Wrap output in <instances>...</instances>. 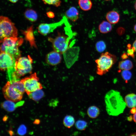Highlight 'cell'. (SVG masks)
I'll use <instances>...</instances> for the list:
<instances>
[{
    "mask_svg": "<svg viewBox=\"0 0 136 136\" xmlns=\"http://www.w3.org/2000/svg\"><path fill=\"white\" fill-rule=\"evenodd\" d=\"M106 110L109 115L117 116L122 113L126 107L124 99L118 91L111 90L105 97Z\"/></svg>",
    "mask_w": 136,
    "mask_h": 136,
    "instance_id": "cell-1",
    "label": "cell"
},
{
    "mask_svg": "<svg viewBox=\"0 0 136 136\" xmlns=\"http://www.w3.org/2000/svg\"><path fill=\"white\" fill-rule=\"evenodd\" d=\"M66 27L65 28V34L59 33L54 38H48V40L52 44L54 51L61 54H63L71 48L73 43H72L71 40L73 34L70 25L68 22L65 24Z\"/></svg>",
    "mask_w": 136,
    "mask_h": 136,
    "instance_id": "cell-2",
    "label": "cell"
},
{
    "mask_svg": "<svg viewBox=\"0 0 136 136\" xmlns=\"http://www.w3.org/2000/svg\"><path fill=\"white\" fill-rule=\"evenodd\" d=\"M5 98L14 102L20 101L25 92L24 86L20 80L8 81L2 88Z\"/></svg>",
    "mask_w": 136,
    "mask_h": 136,
    "instance_id": "cell-3",
    "label": "cell"
},
{
    "mask_svg": "<svg viewBox=\"0 0 136 136\" xmlns=\"http://www.w3.org/2000/svg\"><path fill=\"white\" fill-rule=\"evenodd\" d=\"M23 42V39L21 37L5 38L1 45V52L8 54L16 61L21 56V52L18 48Z\"/></svg>",
    "mask_w": 136,
    "mask_h": 136,
    "instance_id": "cell-4",
    "label": "cell"
},
{
    "mask_svg": "<svg viewBox=\"0 0 136 136\" xmlns=\"http://www.w3.org/2000/svg\"><path fill=\"white\" fill-rule=\"evenodd\" d=\"M117 60L115 55L108 52L102 53L99 58L95 60L96 73L100 76L105 74L109 72Z\"/></svg>",
    "mask_w": 136,
    "mask_h": 136,
    "instance_id": "cell-5",
    "label": "cell"
},
{
    "mask_svg": "<svg viewBox=\"0 0 136 136\" xmlns=\"http://www.w3.org/2000/svg\"><path fill=\"white\" fill-rule=\"evenodd\" d=\"M0 42L5 38L17 37L18 31L15 24L8 17H0Z\"/></svg>",
    "mask_w": 136,
    "mask_h": 136,
    "instance_id": "cell-6",
    "label": "cell"
},
{
    "mask_svg": "<svg viewBox=\"0 0 136 136\" xmlns=\"http://www.w3.org/2000/svg\"><path fill=\"white\" fill-rule=\"evenodd\" d=\"M16 60L10 55L4 52H1L0 67L2 71H7L9 81L15 80V64Z\"/></svg>",
    "mask_w": 136,
    "mask_h": 136,
    "instance_id": "cell-7",
    "label": "cell"
},
{
    "mask_svg": "<svg viewBox=\"0 0 136 136\" xmlns=\"http://www.w3.org/2000/svg\"><path fill=\"white\" fill-rule=\"evenodd\" d=\"M32 59L28 56L27 57H20L15 61V75L16 79L28 73H30L32 70Z\"/></svg>",
    "mask_w": 136,
    "mask_h": 136,
    "instance_id": "cell-8",
    "label": "cell"
},
{
    "mask_svg": "<svg viewBox=\"0 0 136 136\" xmlns=\"http://www.w3.org/2000/svg\"><path fill=\"white\" fill-rule=\"evenodd\" d=\"M39 80L36 74L35 73L20 80L23 84L25 92L28 95L31 92L42 88Z\"/></svg>",
    "mask_w": 136,
    "mask_h": 136,
    "instance_id": "cell-9",
    "label": "cell"
},
{
    "mask_svg": "<svg viewBox=\"0 0 136 136\" xmlns=\"http://www.w3.org/2000/svg\"><path fill=\"white\" fill-rule=\"evenodd\" d=\"M67 20L65 16H63L59 22L50 23H42L40 24L38 27L39 32L42 35L45 36L53 32L58 27L64 24Z\"/></svg>",
    "mask_w": 136,
    "mask_h": 136,
    "instance_id": "cell-10",
    "label": "cell"
},
{
    "mask_svg": "<svg viewBox=\"0 0 136 136\" xmlns=\"http://www.w3.org/2000/svg\"><path fill=\"white\" fill-rule=\"evenodd\" d=\"M61 54L54 50L50 52L46 56L47 62L52 65H55L58 64L61 61Z\"/></svg>",
    "mask_w": 136,
    "mask_h": 136,
    "instance_id": "cell-11",
    "label": "cell"
},
{
    "mask_svg": "<svg viewBox=\"0 0 136 136\" xmlns=\"http://www.w3.org/2000/svg\"><path fill=\"white\" fill-rule=\"evenodd\" d=\"M65 15L67 18L72 21L75 22L79 18V13L75 7H72L66 11Z\"/></svg>",
    "mask_w": 136,
    "mask_h": 136,
    "instance_id": "cell-12",
    "label": "cell"
},
{
    "mask_svg": "<svg viewBox=\"0 0 136 136\" xmlns=\"http://www.w3.org/2000/svg\"><path fill=\"white\" fill-rule=\"evenodd\" d=\"M106 18L108 21L111 24H116L119 21L120 16L119 14L117 11H111L108 12L106 15Z\"/></svg>",
    "mask_w": 136,
    "mask_h": 136,
    "instance_id": "cell-13",
    "label": "cell"
},
{
    "mask_svg": "<svg viewBox=\"0 0 136 136\" xmlns=\"http://www.w3.org/2000/svg\"><path fill=\"white\" fill-rule=\"evenodd\" d=\"M18 103L17 104H15L14 102L7 100L1 104L2 107L6 111L9 112H12L14 111L18 106H20V104L22 105V103Z\"/></svg>",
    "mask_w": 136,
    "mask_h": 136,
    "instance_id": "cell-14",
    "label": "cell"
},
{
    "mask_svg": "<svg viewBox=\"0 0 136 136\" xmlns=\"http://www.w3.org/2000/svg\"><path fill=\"white\" fill-rule=\"evenodd\" d=\"M125 101L127 107L132 108L136 107V94L131 93L127 94L125 97Z\"/></svg>",
    "mask_w": 136,
    "mask_h": 136,
    "instance_id": "cell-15",
    "label": "cell"
},
{
    "mask_svg": "<svg viewBox=\"0 0 136 136\" xmlns=\"http://www.w3.org/2000/svg\"><path fill=\"white\" fill-rule=\"evenodd\" d=\"M112 27L111 24L108 21H104L99 24V30L100 32L102 33H106L111 31Z\"/></svg>",
    "mask_w": 136,
    "mask_h": 136,
    "instance_id": "cell-16",
    "label": "cell"
},
{
    "mask_svg": "<svg viewBox=\"0 0 136 136\" xmlns=\"http://www.w3.org/2000/svg\"><path fill=\"white\" fill-rule=\"evenodd\" d=\"M26 39L29 41L31 46L36 47L34 38L33 32V26H31L27 30L23 31Z\"/></svg>",
    "mask_w": 136,
    "mask_h": 136,
    "instance_id": "cell-17",
    "label": "cell"
},
{
    "mask_svg": "<svg viewBox=\"0 0 136 136\" xmlns=\"http://www.w3.org/2000/svg\"><path fill=\"white\" fill-rule=\"evenodd\" d=\"M100 112L99 109L95 106L89 107L87 110V113L88 116L92 119L97 118L99 116Z\"/></svg>",
    "mask_w": 136,
    "mask_h": 136,
    "instance_id": "cell-18",
    "label": "cell"
},
{
    "mask_svg": "<svg viewBox=\"0 0 136 136\" xmlns=\"http://www.w3.org/2000/svg\"><path fill=\"white\" fill-rule=\"evenodd\" d=\"M25 18L29 21L32 22L36 21L38 18V15L36 12L32 9H27L24 13Z\"/></svg>",
    "mask_w": 136,
    "mask_h": 136,
    "instance_id": "cell-19",
    "label": "cell"
},
{
    "mask_svg": "<svg viewBox=\"0 0 136 136\" xmlns=\"http://www.w3.org/2000/svg\"><path fill=\"white\" fill-rule=\"evenodd\" d=\"M78 3L80 8L84 11L89 10L92 6L91 0H78Z\"/></svg>",
    "mask_w": 136,
    "mask_h": 136,
    "instance_id": "cell-20",
    "label": "cell"
},
{
    "mask_svg": "<svg viewBox=\"0 0 136 136\" xmlns=\"http://www.w3.org/2000/svg\"><path fill=\"white\" fill-rule=\"evenodd\" d=\"M44 95L43 91L40 89L30 93L28 95L30 98L35 101H37L42 98Z\"/></svg>",
    "mask_w": 136,
    "mask_h": 136,
    "instance_id": "cell-21",
    "label": "cell"
},
{
    "mask_svg": "<svg viewBox=\"0 0 136 136\" xmlns=\"http://www.w3.org/2000/svg\"><path fill=\"white\" fill-rule=\"evenodd\" d=\"M133 67L132 62L130 60L126 59L120 61L118 64V67L121 70H129Z\"/></svg>",
    "mask_w": 136,
    "mask_h": 136,
    "instance_id": "cell-22",
    "label": "cell"
},
{
    "mask_svg": "<svg viewBox=\"0 0 136 136\" xmlns=\"http://www.w3.org/2000/svg\"><path fill=\"white\" fill-rule=\"evenodd\" d=\"M63 123L66 127L70 128L72 127L75 123V119L74 117L71 115H66L63 119Z\"/></svg>",
    "mask_w": 136,
    "mask_h": 136,
    "instance_id": "cell-23",
    "label": "cell"
},
{
    "mask_svg": "<svg viewBox=\"0 0 136 136\" xmlns=\"http://www.w3.org/2000/svg\"><path fill=\"white\" fill-rule=\"evenodd\" d=\"M75 125L77 129L79 130L83 131L85 130L88 124L85 121L79 120L75 122Z\"/></svg>",
    "mask_w": 136,
    "mask_h": 136,
    "instance_id": "cell-24",
    "label": "cell"
},
{
    "mask_svg": "<svg viewBox=\"0 0 136 136\" xmlns=\"http://www.w3.org/2000/svg\"><path fill=\"white\" fill-rule=\"evenodd\" d=\"M95 47L97 51L99 52H102L104 51L106 49V46L104 41H100L96 43Z\"/></svg>",
    "mask_w": 136,
    "mask_h": 136,
    "instance_id": "cell-25",
    "label": "cell"
},
{
    "mask_svg": "<svg viewBox=\"0 0 136 136\" xmlns=\"http://www.w3.org/2000/svg\"><path fill=\"white\" fill-rule=\"evenodd\" d=\"M121 76L123 79L127 83V82L131 78L132 74L129 70H123L121 73Z\"/></svg>",
    "mask_w": 136,
    "mask_h": 136,
    "instance_id": "cell-26",
    "label": "cell"
},
{
    "mask_svg": "<svg viewBox=\"0 0 136 136\" xmlns=\"http://www.w3.org/2000/svg\"><path fill=\"white\" fill-rule=\"evenodd\" d=\"M44 4L54 6L57 7L60 6L61 3L60 0H42Z\"/></svg>",
    "mask_w": 136,
    "mask_h": 136,
    "instance_id": "cell-27",
    "label": "cell"
},
{
    "mask_svg": "<svg viewBox=\"0 0 136 136\" xmlns=\"http://www.w3.org/2000/svg\"><path fill=\"white\" fill-rule=\"evenodd\" d=\"M18 134L20 135H23L25 134L26 132V126L23 125H21L17 130Z\"/></svg>",
    "mask_w": 136,
    "mask_h": 136,
    "instance_id": "cell-28",
    "label": "cell"
},
{
    "mask_svg": "<svg viewBox=\"0 0 136 136\" xmlns=\"http://www.w3.org/2000/svg\"><path fill=\"white\" fill-rule=\"evenodd\" d=\"M130 44H128L127 45L128 48L127 50V54L128 56H130L134 58V53L135 52V51L133 47H130Z\"/></svg>",
    "mask_w": 136,
    "mask_h": 136,
    "instance_id": "cell-29",
    "label": "cell"
},
{
    "mask_svg": "<svg viewBox=\"0 0 136 136\" xmlns=\"http://www.w3.org/2000/svg\"><path fill=\"white\" fill-rule=\"evenodd\" d=\"M117 32L119 34H123L125 31V30L123 28H119L117 29Z\"/></svg>",
    "mask_w": 136,
    "mask_h": 136,
    "instance_id": "cell-30",
    "label": "cell"
},
{
    "mask_svg": "<svg viewBox=\"0 0 136 136\" xmlns=\"http://www.w3.org/2000/svg\"><path fill=\"white\" fill-rule=\"evenodd\" d=\"M48 16L51 18H53L54 16V13L51 12H48L47 13Z\"/></svg>",
    "mask_w": 136,
    "mask_h": 136,
    "instance_id": "cell-31",
    "label": "cell"
},
{
    "mask_svg": "<svg viewBox=\"0 0 136 136\" xmlns=\"http://www.w3.org/2000/svg\"><path fill=\"white\" fill-rule=\"evenodd\" d=\"M128 55L127 53H123L121 55V58L123 59H126L128 57Z\"/></svg>",
    "mask_w": 136,
    "mask_h": 136,
    "instance_id": "cell-32",
    "label": "cell"
},
{
    "mask_svg": "<svg viewBox=\"0 0 136 136\" xmlns=\"http://www.w3.org/2000/svg\"><path fill=\"white\" fill-rule=\"evenodd\" d=\"M130 112L131 114H134L136 112V108L135 107H133L131 108L130 111Z\"/></svg>",
    "mask_w": 136,
    "mask_h": 136,
    "instance_id": "cell-33",
    "label": "cell"
},
{
    "mask_svg": "<svg viewBox=\"0 0 136 136\" xmlns=\"http://www.w3.org/2000/svg\"><path fill=\"white\" fill-rule=\"evenodd\" d=\"M133 119V116L132 115H130L127 118V120L129 121H132Z\"/></svg>",
    "mask_w": 136,
    "mask_h": 136,
    "instance_id": "cell-34",
    "label": "cell"
},
{
    "mask_svg": "<svg viewBox=\"0 0 136 136\" xmlns=\"http://www.w3.org/2000/svg\"><path fill=\"white\" fill-rule=\"evenodd\" d=\"M133 47L134 48L135 51L136 52V40L133 43Z\"/></svg>",
    "mask_w": 136,
    "mask_h": 136,
    "instance_id": "cell-35",
    "label": "cell"
},
{
    "mask_svg": "<svg viewBox=\"0 0 136 136\" xmlns=\"http://www.w3.org/2000/svg\"><path fill=\"white\" fill-rule=\"evenodd\" d=\"M133 118L134 122L136 123V112L133 114Z\"/></svg>",
    "mask_w": 136,
    "mask_h": 136,
    "instance_id": "cell-36",
    "label": "cell"
},
{
    "mask_svg": "<svg viewBox=\"0 0 136 136\" xmlns=\"http://www.w3.org/2000/svg\"><path fill=\"white\" fill-rule=\"evenodd\" d=\"M11 2L13 3H15L17 2L18 0H9Z\"/></svg>",
    "mask_w": 136,
    "mask_h": 136,
    "instance_id": "cell-37",
    "label": "cell"
},
{
    "mask_svg": "<svg viewBox=\"0 0 136 136\" xmlns=\"http://www.w3.org/2000/svg\"><path fill=\"white\" fill-rule=\"evenodd\" d=\"M134 31L136 32V24L134 25L133 27Z\"/></svg>",
    "mask_w": 136,
    "mask_h": 136,
    "instance_id": "cell-38",
    "label": "cell"
},
{
    "mask_svg": "<svg viewBox=\"0 0 136 136\" xmlns=\"http://www.w3.org/2000/svg\"><path fill=\"white\" fill-rule=\"evenodd\" d=\"M130 135H131V136H133V135L136 136V132H135V133H134L131 134Z\"/></svg>",
    "mask_w": 136,
    "mask_h": 136,
    "instance_id": "cell-39",
    "label": "cell"
},
{
    "mask_svg": "<svg viewBox=\"0 0 136 136\" xmlns=\"http://www.w3.org/2000/svg\"><path fill=\"white\" fill-rule=\"evenodd\" d=\"M134 7L135 9L136 10V1L135 2L134 5Z\"/></svg>",
    "mask_w": 136,
    "mask_h": 136,
    "instance_id": "cell-40",
    "label": "cell"
},
{
    "mask_svg": "<svg viewBox=\"0 0 136 136\" xmlns=\"http://www.w3.org/2000/svg\"><path fill=\"white\" fill-rule=\"evenodd\" d=\"M105 1H111V0H104Z\"/></svg>",
    "mask_w": 136,
    "mask_h": 136,
    "instance_id": "cell-41",
    "label": "cell"
}]
</instances>
